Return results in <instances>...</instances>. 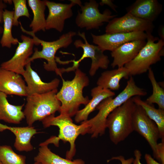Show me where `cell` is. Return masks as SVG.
Returning <instances> with one entry per match:
<instances>
[{
  "mask_svg": "<svg viewBox=\"0 0 164 164\" xmlns=\"http://www.w3.org/2000/svg\"><path fill=\"white\" fill-rule=\"evenodd\" d=\"M146 40H136L126 43L111 52L113 68H119L133 59L146 43Z\"/></svg>",
  "mask_w": 164,
  "mask_h": 164,
  "instance_id": "18",
  "label": "cell"
},
{
  "mask_svg": "<svg viewBox=\"0 0 164 164\" xmlns=\"http://www.w3.org/2000/svg\"><path fill=\"white\" fill-rule=\"evenodd\" d=\"M21 38L22 42L18 43L14 56L10 60L2 63L0 67L22 75L27 61L33 53L35 42L32 38L24 35H22Z\"/></svg>",
  "mask_w": 164,
  "mask_h": 164,
  "instance_id": "13",
  "label": "cell"
},
{
  "mask_svg": "<svg viewBox=\"0 0 164 164\" xmlns=\"http://www.w3.org/2000/svg\"><path fill=\"white\" fill-rule=\"evenodd\" d=\"M162 5L157 0H137L126 8L127 13L151 22L160 14Z\"/></svg>",
  "mask_w": 164,
  "mask_h": 164,
  "instance_id": "17",
  "label": "cell"
},
{
  "mask_svg": "<svg viewBox=\"0 0 164 164\" xmlns=\"http://www.w3.org/2000/svg\"><path fill=\"white\" fill-rule=\"evenodd\" d=\"M77 33L78 35L83 39L84 42L80 39H77L74 41L73 44L76 48H81L82 49L83 54L78 60L71 61L73 63V66L65 69L66 71L75 70L78 67L79 63L86 58H90L91 60V63L89 71V73L91 76H94L99 68L104 69H107L110 62L108 56L104 54V52L98 46L89 43L85 32H80L79 31Z\"/></svg>",
  "mask_w": 164,
  "mask_h": 164,
  "instance_id": "9",
  "label": "cell"
},
{
  "mask_svg": "<svg viewBox=\"0 0 164 164\" xmlns=\"http://www.w3.org/2000/svg\"><path fill=\"white\" fill-rule=\"evenodd\" d=\"M145 159L147 164H162L155 160L152 156L149 154H145Z\"/></svg>",
  "mask_w": 164,
  "mask_h": 164,
  "instance_id": "35",
  "label": "cell"
},
{
  "mask_svg": "<svg viewBox=\"0 0 164 164\" xmlns=\"http://www.w3.org/2000/svg\"><path fill=\"white\" fill-rule=\"evenodd\" d=\"M134 131L142 136L148 142L156 159L158 141L160 138L158 128L156 124L147 115L143 109L136 104L133 117Z\"/></svg>",
  "mask_w": 164,
  "mask_h": 164,
  "instance_id": "10",
  "label": "cell"
},
{
  "mask_svg": "<svg viewBox=\"0 0 164 164\" xmlns=\"http://www.w3.org/2000/svg\"><path fill=\"white\" fill-rule=\"evenodd\" d=\"M133 158H131L126 159L125 157L122 155H120L116 157H114L111 158L110 159L107 161L108 162L110 161L114 160H119L121 163L119 164H132L134 160Z\"/></svg>",
  "mask_w": 164,
  "mask_h": 164,
  "instance_id": "31",
  "label": "cell"
},
{
  "mask_svg": "<svg viewBox=\"0 0 164 164\" xmlns=\"http://www.w3.org/2000/svg\"><path fill=\"white\" fill-rule=\"evenodd\" d=\"M3 2L5 4H12V0H3Z\"/></svg>",
  "mask_w": 164,
  "mask_h": 164,
  "instance_id": "37",
  "label": "cell"
},
{
  "mask_svg": "<svg viewBox=\"0 0 164 164\" xmlns=\"http://www.w3.org/2000/svg\"><path fill=\"white\" fill-rule=\"evenodd\" d=\"M146 43L136 57L124 67L128 70L130 76L146 72L151 65L161 60L164 55V40L147 33Z\"/></svg>",
  "mask_w": 164,
  "mask_h": 164,
  "instance_id": "7",
  "label": "cell"
},
{
  "mask_svg": "<svg viewBox=\"0 0 164 164\" xmlns=\"http://www.w3.org/2000/svg\"><path fill=\"white\" fill-rule=\"evenodd\" d=\"M41 121L45 128L51 126H57L59 128L58 136L50 138L51 143L57 146L60 140L64 142H69L70 145V149L66 152V159L72 160L76 152L75 142L76 139L80 135L86 134L84 124L81 122L80 125H76L73 123L70 117L63 113H60L57 116H55L54 114L51 115Z\"/></svg>",
  "mask_w": 164,
  "mask_h": 164,
  "instance_id": "4",
  "label": "cell"
},
{
  "mask_svg": "<svg viewBox=\"0 0 164 164\" xmlns=\"http://www.w3.org/2000/svg\"><path fill=\"white\" fill-rule=\"evenodd\" d=\"M19 24L22 31L27 34L30 35L35 42V45L41 44L42 49L39 51L36 48L32 56L28 59L26 63L31 62L37 59H43L46 60L47 63L44 62L43 67L44 69L48 71L55 72L57 75L62 76L61 69L58 68L56 61L55 54L60 48H67L73 42V37L76 35V32L70 31L62 35L59 38L54 41L48 42L39 39L35 33L31 31H28L22 27L19 22Z\"/></svg>",
  "mask_w": 164,
  "mask_h": 164,
  "instance_id": "3",
  "label": "cell"
},
{
  "mask_svg": "<svg viewBox=\"0 0 164 164\" xmlns=\"http://www.w3.org/2000/svg\"><path fill=\"white\" fill-rule=\"evenodd\" d=\"M8 129L11 131L15 137L14 146L20 152H29L33 149L31 143L32 138L38 133L36 130L32 126L23 127L8 126L0 123V132Z\"/></svg>",
  "mask_w": 164,
  "mask_h": 164,
  "instance_id": "19",
  "label": "cell"
},
{
  "mask_svg": "<svg viewBox=\"0 0 164 164\" xmlns=\"http://www.w3.org/2000/svg\"><path fill=\"white\" fill-rule=\"evenodd\" d=\"M0 91L7 95L27 96L26 85L21 75L0 67Z\"/></svg>",
  "mask_w": 164,
  "mask_h": 164,
  "instance_id": "16",
  "label": "cell"
},
{
  "mask_svg": "<svg viewBox=\"0 0 164 164\" xmlns=\"http://www.w3.org/2000/svg\"><path fill=\"white\" fill-rule=\"evenodd\" d=\"M0 164H2L1 162L0 161Z\"/></svg>",
  "mask_w": 164,
  "mask_h": 164,
  "instance_id": "39",
  "label": "cell"
},
{
  "mask_svg": "<svg viewBox=\"0 0 164 164\" xmlns=\"http://www.w3.org/2000/svg\"><path fill=\"white\" fill-rule=\"evenodd\" d=\"M147 93L136 84L133 77L130 76L123 90L114 98L110 97L102 101L97 107V114L88 120L82 121L86 127V133L92 138H97L104 134L106 121L109 114L115 109L130 98L135 96H144Z\"/></svg>",
  "mask_w": 164,
  "mask_h": 164,
  "instance_id": "1",
  "label": "cell"
},
{
  "mask_svg": "<svg viewBox=\"0 0 164 164\" xmlns=\"http://www.w3.org/2000/svg\"><path fill=\"white\" fill-rule=\"evenodd\" d=\"M25 72L22 75L26 83L27 96L35 94H42L57 89L60 80L55 78L51 81L46 83L43 81L38 73L32 68L31 63L25 66Z\"/></svg>",
  "mask_w": 164,
  "mask_h": 164,
  "instance_id": "15",
  "label": "cell"
},
{
  "mask_svg": "<svg viewBox=\"0 0 164 164\" xmlns=\"http://www.w3.org/2000/svg\"><path fill=\"white\" fill-rule=\"evenodd\" d=\"M33 164H42V163L40 162H35Z\"/></svg>",
  "mask_w": 164,
  "mask_h": 164,
  "instance_id": "38",
  "label": "cell"
},
{
  "mask_svg": "<svg viewBox=\"0 0 164 164\" xmlns=\"http://www.w3.org/2000/svg\"><path fill=\"white\" fill-rule=\"evenodd\" d=\"M148 72V77L152 86V93L145 101L149 104H156L159 108L164 110V89L157 81L151 67Z\"/></svg>",
  "mask_w": 164,
  "mask_h": 164,
  "instance_id": "27",
  "label": "cell"
},
{
  "mask_svg": "<svg viewBox=\"0 0 164 164\" xmlns=\"http://www.w3.org/2000/svg\"><path fill=\"white\" fill-rule=\"evenodd\" d=\"M134 103L140 106L148 116L157 125L159 132L160 138L164 140V110L156 108L153 104H149L142 100L140 96L132 97Z\"/></svg>",
  "mask_w": 164,
  "mask_h": 164,
  "instance_id": "24",
  "label": "cell"
},
{
  "mask_svg": "<svg viewBox=\"0 0 164 164\" xmlns=\"http://www.w3.org/2000/svg\"><path fill=\"white\" fill-rule=\"evenodd\" d=\"M57 89L42 94L28 96L23 111L28 126L36 121H42L47 117L59 111L61 103L57 99Z\"/></svg>",
  "mask_w": 164,
  "mask_h": 164,
  "instance_id": "6",
  "label": "cell"
},
{
  "mask_svg": "<svg viewBox=\"0 0 164 164\" xmlns=\"http://www.w3.org/2000/svg\"><path fill=\"white\" fill-rule=\"evenodd\" d=\"M6 7V4L4 2L3 0H0V24L3 23V12ZM3 30V28L0 25V35L2 34Z\"/></svg>",
  "mask_w": 164,
  "mask_h": 164,
  "instance_id": "32",
  "label": "cell"
},
{
  "mask_svg": "<svg viewBox=\"0 0 164 164\" xmlns=\"http://www.w3.org/2000/svg\"><path fill=\"white\" fill-rule=\"evenodd\" d=\"M91 35L93 43L103 52H112L126 43L136 40H146L147 36L146 32L141 31Z\"/></svg>",
  "mask_w": 164,
  "mask_h": 164,
  "instance_id": "14",
  "label": "cell"
},
{
  "mask_svg": "<svg viewBox=\"0 0 164 164\" xmlns=\"http://www.w3.org/2000/svg\"><path fill=\"white\" fill-rule=\"evenodd\" d=\"M92 98L83 109L79 110L75 115V121L79 123L87 120L89 115L94 111L97 107L103 100L115 96V93L108 89L103 88L97 86L91 91Z\"/></svg>",
  "mask_w": 164,
  "mask_h": 164,
  "instance_id": "20",
  "label": "cell"
},
{
  "mask_svg": "<svg viewBox=\"0 0 164 164\" xmlns=\"http://www.w3.org/2000/svg\"><path fill=\"white\" fill-rule=\"evenodd\" d=\"M48 144L46 141L39 144L38 153L34 158L35 162L43 164H85L81 159L72 160L61 157L51 151L48 147Z\"/></svg>",
  "mask_w": 164,
  "mask_h": 164,
  "instance_id": "23",
  "label": "cell"
},
{
  "mask_svg": "<svg viewBox=\"0 0 164 164\" xmlns=\"http://www.w3.org/2000/svg\"><path fill=\"white\" fill-rule=\"evenodd\" d=\"M14 7L13 26H18L19 23L18 19L21 16L29 18L30 15L26 5V0H13Z\"/></svg>",
  "mask_w": 164,
  "mask_h": 164,
  "instance_id": "29",
  "label": "cell"
},
{
  "mask_svg": "<svg viewBox=\"0 0 164 164\" xmlns=\"http://www.w3.org/2000/svg\"><path fill=\"white\" fill-rule=\"evenodd\" d=\"M136 104L132 97L112 111L106 121L111 141L117 145L134 131L133 117Z\"/></svg>",
  "mask_w": 164,
  "mask_h": 164,
  "instance_id": "5",
  "label": "cell"
},
{
  "mask_svg": "<svg viewBox=\"0 0 164 164\" xmlns=\"http://www.w3.org/2000/svg\"><path fill=\"white\" fill-rule=\"evenodd\" d=\"M75 75L71 80H65L62 77V85L56 97L61 103L59 112L69 115H75L81 104L86 105L89 101L88 96L83 95L84 87L89 84V79L86 74L78 67L75 70Z\"/></svg>",
  "mask_w": 164,
  "mask_h": 164,
  "instance_id": "2",
  "label": "cell"
},
{
  "mask_svg": "<svg viewBox=\"0 0 164 164\" xmlns=\"http://www.w3.org/2000/svg\"><path fill=\"white\" fill-rule=\"evenodd\" d=\"M26 156L16 154L10 146H0V161L2 164H26Z\"/></svg>",
  "mask_w": 164,
  "mask_h": 164,
  "instance_id": "28",
  "label": "cell"
},
{
  "mask_svg": "<svg viewBox=\"0 0 164 164\" xmlns=\"http://www.w3.org/2000/svg\"><path fill=\"white\" fill-rule=\"evenodd\" d=\"M134 155L135 158L134 159L132 164H143L140 161L142 155L141 152L139 150L136 149L134 151Z\"/></svg>",
  "mask_w": 164,
  "mask_h": 164,
  "instance_id": "34",
  "label": "cell"
},
{
  "mask_svg": "<svg viewBox=\"0 0 164 164\" xmlns=\"http://www.w3.org/2000/svg\"><path fill=\"white\" fill-rule=\"evenodd\" d=\"M49 14L46 19V30L54 29L59 32L64 29L65 21L73 15L72 8L78 5L79 0H70L69 4L56 3L44 0Z\"/></svg>",
  "mask_w": 164,
  "mask_h": 164,
  "instance_id": "12",
  "label": "cell"
},
{
  "mask_svg": "<svg viewBox=\"0 0 164 164\" xmlns=\"http://www.w3.org/2000/svg\"><path fill=\"white\" fill-rule=\"evenodd\" d=\"M113 0H101L99 4L101 5H108L113 10L117 12L116 9L117 6L113 3Z\"/></svg>",
  "mask_w": 164,
  "mask_h": 164,
  "instance_id": "33",
  "label": "cell"
},
{
  "mask_svg": "<svg viewBox=\"0 0 164 164\" xmlns=\"http://www.w3.org/2000/svg\"><path fill=\"white\" fill-rule=\"evenodd\" d=\"M7 95L0 91V120L18 124L25 118L22 110L24 104L20 105H12L9 103Z\"/></svg>",
  "mask_w": 164,
  "mask_h": 164,
  "instance_id": "22",
  "label": "cell"
},
{
  "mask_svg": "<svg viewBox=\"0 0 164 164\" xmlns=\"http://www.w3.org/2000/svg\"><path fill=\"white\" fill-rule=\"evenodd\" d=\"M105 27V33L144 32L152 33L154 28L153 22L136 17L129 13L122 17L110 20Z\"/></svg>",
  "mask_w": 164,
  "mask_h": 164,
  "instance_id": "11",
  "label": "cell"
},
{
  "mask_svg": "<svg viewBox=\"0 0 164 164\" xmlns=\"http://www.w3.org/2000/svg\"><path fill=\"white\" fill-rule=\"evenodd\" d=\"M78 5L80 8L81 12H78L75 23L78 27L85 28L87 30L98 29L104 23L108 22L117 16L112 15L108 9L101 13L98 9L99 3L94 0L86 2L84 5L80 2Z\"/></svg>",
  "mask_w": 164,
  "mask_h": 164,
  "instance_id": "8",
  "label": "cell"
},
{
  "mask_svg": "<svg viewBox=\"0 0 164 164\" xmlns=\"http://www.w3.org/2000/svg\"><path fill=\"white\" fill-rule=\"evenodd\" d=\"M130 77L128 70L124 67L102 72L98 79L97 86L103 88L117 90L120 87V82L123 78L128 79Z\"/></svg>",
  "mask_w": 164,
  "mask_h": 164,
  "instance_id": "21",
  "label": "cell"
},
{
  "mask_svg": "<svg viewBox=\"0 0 164 164\" xmlns=\"http://www.w3.org/2000/svg\"><path fill=\"white\" fill-rule=\"evenodd\" d=\"M28 4L31 9L33 18L29 27L31 31L35 33L42 30L46 31V19L45 12L46 6L44 1L40 0H28Z\"/></svg>",
  "mask_w": 164,
  "mask_h": 164,
  "instance_id": "25",
  "label": "cell"
},
{
  "mask_svg": "<svg viewBox=\"0 0 164 164\" xmlns=\"http://www.w3.org/2000/svg\"><path fill=\"white\" fill-rule=\"evenodd\" d=\"M14 11L5 9L3 12V30L0 43L2 47L11 48L12 45L18 44L19 41L12 34Z\"/></svg>",
  "mask_w": 164,
  "mask_h": 164,
  "instance_id": "26",
  "label": "cell"
},
{
  "mask_svg": "<svg viewBox=\"0 0 164 164\" xmlns=\"http://www.w3.org/2000/svg\"><path fill=\"white\" fill-rule=\"evenodd\" d=\"M164 26H161L159 27L158 29V34L160 38V39L164 40Z\"/></svg>",
  "mask_w": 164,
  "mask_h": 164,
  "instance_id": "36",
  "label": "cell"
},
{
  "mask_svg": "<svg viewBox=\"0 0 164 164\" xmlns=\"http://www.w3.org/2000/svg\"><path fill=\"white\" fill-rule=\"evenodd\" d=\"M156 159L162 164H164V141L158 143L157 149V156Z\"/></svg>",
  "mask_w": 164,
  "mask_h": 164,
  "instance_id": "30",
  "label": "cell"
}]
</instances>
